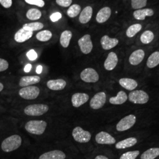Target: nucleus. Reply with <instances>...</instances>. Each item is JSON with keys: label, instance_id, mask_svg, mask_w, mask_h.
I'll use <instances>...</instances> for the list:
<instances>
[{"label": "nucleus", "instance_id": "obj_37", "mask_svg": "<svg viewBox=\"0 0 159 159\" xmlns=\"http://www.w3.org/2000/svg\"><path fill=\"white\" fill-rule=\"evenodd\" d=\"M25 1L29 4L38 6L39 7H43L45 5V2L43 0H25Z\"/></svg>", "mask_w": 159, "mask_h": 159}, {"label": "nucleus", "instance_id": "obj_27", "mask_svg": "<svg viewBox=\"0 0 159 159\" xmlns=\"http://www.w3.org/2000/svg\"><path fill=\"white\" fill-rule=\"evenodd\" d=\"M159 64V51H155L148 58L147 66L148 68L156 67Z\"/></svg>", "mask_w": 159, "mask_h": 159}, {"label": "nucleus", "instance_id": "obj_45", "mask_svg": "<svg viewBox=\"0 0 159 159\" xmlns=\"http://www.w3.org/2000/svg\"><path fill=\"white\" fill-rule=\"evenodd\" d=\"M94 159H108L106 156H102V155H99L96 157V158Z\"/></svg>", "mask_w": 159, "mask_h": 159}, {"label": "nucleus", "instance_id": "obj_35", "mask_svg": "<svg viewBox=\"0 0 159 159\" xmlns=\"http://www.w3.org/2000/svg\"><path fill=\"white\" fill-rule=\"evenodd\" d=\"M147 2L148 0H131V6L136 10L144 8L147 5Z\"/></svg>", "mask_w": 159, "mask_h": 159}, {"label": "nucleus", "instance_id": "obj_6", "mask_svg": "<svg viewBox=\"0 0 159 159\" xmlns=\"http://www.w3.org/2000/svg\"><path fill=\"white\" fill-rule=\"evenodd\" d=\"M72 136L76 142L81 143L89 142L91 137V134L89 131L83 130L80 127L74 128L72 131Z\"/></svg>", "mask_w": 159, "mask_h": 159}, {"label": "nucleus", "instance_id": "obj_18", "mask_svg": "<svg viewBox=\"0 0 159 159\" xmlns=\"http://www.w3.org/2000/svg\"><path fill=\"white\" fill-rule=\"evenodd\" d=\"M145 56V52L142 49L133 52L129 57V63L133 66H137L142 62Z\"/></svg>", "mask_w": 159, "mask_h": 159}, {"label": "nucleus", "instance_id": "obj_4", "mask_svg": "<svg viewBox=\"0 0 159 159\" xmlns=\"http://www.w3.org/2000/svg\"><path fill=\"white\" fill-rule=\"evenodd\" d=\"M40 89L36 86H27L23 87L18 92L20 96L25 100H34L39 96Z\"/></svg>", "mask_w": 159, "mask_h": 159}, {"label": "nucleus", "instance_id": "obj_23", "mask_svg": "<svg viewBox=\"0 0 159 159\" xmlns=\"http://www.w3.org/2000/svg\"><path fill=\"white\" fill-rule=\"evenodd\" d=\"M119 83L121 87L127 90H133L138 85L136 80L128 78L121 79L119 80Z\"/></svg>", "mask_w": 159, "mask_h": 159}, {"label": "nucleus", "instance_id": "obj_33", "mask_svg": "<svg viewBox=\"0 0 159 159\" xmlns=\"http://www.w3.org/2000/svg\"><path fill=\"white\" fill-rule=\"evenodd\" d=\"M26 17L31 20H37L41 17V12L36 8H31L27 12Z\"/></svg>", "mask_w": 159, "mask_h": 159}, {"label": "nucleus", "instance_id": "obj_38", "mask_svg": "<svg viewBox=\"0 0 159 159\" xmlns=\"http://www.w3.org/2000/svg\"><path fill=\"white\" fill-rule=\"evenodd\" d=\"M8 67H9L8 62L6 60L0 58V72L6 71L8 68Z\"/></svg>", "mask_w": 159, "mask_h": 159}, {"label": "nucleus", "instance_id": "obj_34", "mask_svg": "<svg viewBox=\"0 0 159 159\" xmlns=\"http://www.w3.org/2000/svg\"><path fill=\"white\" fill-rule=\"evenodd\" d=\"M81 8L79 4H73L70 6L67 11L68 17L74 18L77 17L81 12Z\"/></svg>", "mask_w": 159, "mask_h": 159}, {"label": "nucleus", "instance_id": "obj_46", "mask_svg": "<svg viewBox=\"0 0 159 159\" xmlns=\"http://www.w3.org/2000/svg\"><path fill=\"white\" fill-rule=\"evenodd\" d=\"M3 89H4V85L1 83H0V92L2 91Z\"/></svg>", "mask_w": 159, "mask_h": 159}, {"label": "nucleus", "instance_id": "obj_32", "mask_svg": "<svg viewBox=\"0 0 159 159\" xmlns=\"http://www.w3.org/2000/svg\"><path fill=\"white\" fill-rule=\"evenodd\" d=\"M52 36V34L50 31L44 30L38 33L36 35V38L40 41L46 42L50 40Z\"/></svg>", "mask_w": 159, "mask_h": 159}, {"label": "nucleus", "instance_id": "obj_15", "mask_svg": "<svg viewBox=\"0 0 159 159\" xmlns=\"http://www.w3.org/2000/svg\"><path fill=\"white\" fill-rule=\"evenodd\" d=\"M117 63L118 57L117 54L114 52H111L108 54V56L105 60L104 66L106 70L111 71L116 68Z\"/></svg>", "mask_w": 159, "mask_h": 159}, {"label": "nucleus", "instance_id": "obj_41", "mask_svg": "<svg viewBox=\"0 0 159 159\" xmlns=\"http://www.w3.org/2000/svg\"><path fill=\"white\" fill-rule=\"evenodd\" d=\"M62 17V15L60 12H55L53 13L51 15V16L50 17V20H51L52 22H56L57 21H58L60 19H61Z\"/></svg>", "mask_w": 159, "mask_h": 159}, {"label": "nucleus", "instance_id": "obj_39", "mask_svg": "<svg viewBox=\"0 0 159 159\" xmlns=\"http://www.w3.org/2000/svg\"><path fill=\"white\" fill-rule=\"evenodd\" d=\"M56 3L63 7H68L71 4L72 0H56Z\"/></svg>", "mask_w": 159, "mask_h": 159}, {"label": "nucleus", "instance_id": "obj_29", "mask_svg": "<svg viewBox=\"0 0 159 159\" xmlns=\"http://www.w3.org/2000/svg\"><path fill=\"white\" fill-rule=\"evenodd\" d=\"M142 29V25L140 24H135L130 25L126 30V35L129 38H132L139 33Z\"/></svg>", "mask_w": 159, "mask_h": 159}, {"label": "nucleus", "instance_id": "obj_3", "mask_svg": "<svg viewBox=\"0 0 159 159\" xmlns=\"http://www.w3.org/2000/svg\"><path fill=\"white\" fill-rule=\"evenodd\" d=\"M49 110L44 104H34L29 105L24 109V113L30 116H40L46 113Z\"/></svg>", "mask_w": 159, "mask_h": 159}, {"label": "nucleus", "instance_id": "obj_7", "mask_svg": "<svg viewBox=\"0 0 159 159\" xmlns=\"http://www.w3.org/2000/svg\"><path fill=\"white\" fill-rule=\"evenodd\" d=\"M136 117L135 116L130 114L123 118L116 125V129L119 131H124L129 130L136 123Z\"/></svg>", "mask_w": 159, "mask_h": 159}, {"label": "nucleus", "instance_id": "obj_36", "mask_svg": "<svg viewBox=\"0 0 159 159\" xmlns=\"http://www.w3.org/2000/svg\"><path fill=\"white\" fill-rule=\"evenodd\" d=\"M139 151H131L128 152L127 153L122 154L120 159H136L137 157L139 155Z\"/></svg>", "mask_w": 159, "mask_h": 159}, {"label": "nucleus", "instance_id": "obj_12", "mask_svg": "<svg viewBox=\"0 0 159 159\" xmlns=\"http://www.w3.org/2000/svg\"><path fill=\"white\" fill-rule=\"evenodd\" d=\"M96 141L100 144H113L116 143V139L108 133L101 131L97 134Z\"/></svg>", "mask_w": 159, "mask_h": 159}, {"label": "nucleus", "instance_id": "obj_5", "mask_svg": "<svg viewBox=\"0 0 159 159\" xmlns=\"http://www.w3.org/2000/svg\"><path fill=\"white\" fill-rule=\"evenodd\" d=\"M129 100L133 103L143 104L148 102L149 97L145 91L143 90H134L131 91L129 95Z\"/></svg>", "mask_w": 159, "mask_h": 159}, {"label": "nucleus", "instance_id": "obj_11", "mask_svg": "<svg viewBox=\"0 0 159 159\" xmlns=\"http://www.w3.org/2000/svg\"><path fill=\"white\" fill-rule=\"evenodd\" d=\"M89 100V96L85 93H75L71 97L72 105L74 107L78 108L85 104Z\"/></svg>", "mask_w": 159, "mask_h": 159}, {"label": "nucleus", "instance_id": "obj_42", "mask_svg": "<svg viewBox=\"0 0 159 159\" xmlns=\"http://www.w3.org/2000/svg\"><path fill=\"white\" fill-rule=\"evenodd\" d=\"M0 4L5 8H10L12 4V0H0Z\"/></svg>", "mask_w": 159, "mask_h": 159}, {"label": "nucleus", "instance_id": "obj_24", "mask_svg": "<svg viewBox=\"0 0 159 159\" xmlns=\"http://www.w3.org/2000/svg\"><path fill=\"white\" fill-rule=\"evenodd\" d=\"M127 96L125 91H120L117 93V96L111 97L109 102L114 105L122 104L127 101Z\"/></svg>", "mask_w": 159, "mask_h": 159}, {"label": "nucleus", "instance_id": "obj_30", "mask_svg": "<svg viewBox=\"0 0 159 159\" xmlns=\"http://www.w3.org/2000/svg\"><path fill=\"white\" fill-rule=\"evenodd\" d=\"M154 38V33L150 30H146L143 32L140 36V41L143 44H148L150 43Z\"/></svg>", "mask_w": 159, "mask_h": 159}, {"label": "nucleus", "instance_id": "obj_22", "mask_svg": "<svg viewBox=\"0 0 159 159\" xmlns=\"http://www.w3.org/2000/svg\"><path fill=\"white\" fill-rule=\"evenodd\" d=\"M92 16H93V8L90 6H87L80 12L79 21L81 24H86L89 23L91 19Z\"/></svg>", "mask_w": 159, "mask_h": 159}, {"label": "nucleus", "instance_id": "obj_10", "mask_svg": "<svg viewBox=\"0 0 159 159\" xmlns=\"http://www.w3.org/2000/svg\"><path fill=\"white\" fill-rule=\"evenodd\" d=\"M106 102V94L104 92H99L91 98L90 106L92 109L98 110L102 108Z\"/></svg>", "mask_w": 159, "mask_h": 159}, {"label": "nucleus", "instance_id": "obj_40", "mask_svg": "<svg viewBox=\"0 0 159 159\" xmlns=\"http://www.w3.org/2000/svg\"><path fill=\"white\" fill-rule=\"evenodd\" d=\"M27 56L31 61H34L37 58V54L34 50H31L27 53Z\"/></svg>", "mask_w": 159, "mask_h": 159}, {"label": "nucleus", "instance_id": "obj_14", "mask_svg": "<svg viewBox=\"0 0 159 159\" xmlns=\"http://www.w3.org/2000/svg\"><path fill=\"white\" fill-rule=\"evenodd\" d=\"M119 40L115 38H110L108 35L102 36L100 40L102 48L105 50H109L115 47L119 44Z\"/></svg>", "mask_w": 159, "mask_h": 159}, {"label": "nucleus", "instance_id": "obj_44", "mask_svg": "<svg viewBox=\"0 0 159 159\" xmlns=\"http://www.w3.org/2000/svg\"><path fill=\"white\" fill-rule=\"evenodd\" d=\"M42 70H43V67L41 66H39L36 69V72L37 74H40L41 73Z\"/></svg>", "mask_w": 159, "mask_h": 159}, {"label": "nucleus", "instance_id": "obj_31", "mask_svg": "<svg viewBox=\"0 0 159 159\" xmlns=\"http://www.w3.org/2000/svg\"><path fill=\"white\" fill-rule=\"evenodd\" d=\"M44 27V24L40 22H33V23H27L23 25V29L28 30L30 31H35L40 30Z\"/></svg>", "mask_w": 159, "mask_h": 159}, {"label": "nucleus", "instance_id": "obj_8", "mask_svg": "<svg viewBox=\"0 0 159 159\" xmlns=\"http://www.w3.org/2000/svg\"><path fill=\"white\" fill-rule=\"evenodd\" d=\"M80 78L85 83H96L99 80V75L92 68H87L80 74Z\"/></svg>", "mask_w": 159, "mask_h": 159}, {"label": "nucleus", "instance_id": "obj_2", "mask_svg": "<svg viewBox=\"0 0 159 159\" xmlns=\"http://www.w3.org/2000/svg\"><path fill=\"white\" fill-rule=\"evenodd\" d=\"M47 123L43 120H30L25 125V130L30 133L41 135L46 130Z\"/></svg>", "mask_w": 159, "mask_h": 159}, {"label": "nucleus", "instance_id": "obj_26", "mask_svg": "<svg viewBox=\"0 0 159 159\" xmlns=\"http://www.w3.org/2000/svg\"><path fill=\"white\" fill-rule=\"evenodd\" d=\"M72 36H73V34L71 31L69 30H66L63 31L61 34L60 39V44L64 48L68 47L70 43V40L72 38Z\"/></svg>", "mask_w": 159, "mask_h": 159}, {"label": "nucleus", "instance_id": "obj_9", "mask_svg": "<svg viewBox=\"0 0 159 159\" xmlns=\"http://www.w3.org/2000/svg\"><path fill=\"white\" fill-rule=\"evenodd\" d=\"M78 44L80 48V50L83 54H88L90 53L93 48L90 35L85 34L80 38L78 41Z\"/></svg>", "mask_w": 159, "mask_h": 159}, {"label": "nucleus", "instance_id": "obj_43", "mask_svg": "<svg viewBox=\"0 0 159 159\" xmlns=\"http://www.w3.org/2000/svg\"><path fill=\"white\" fill-rule=\"evenodd\" d=\"M32 67V66L30 64H28L25 66V67H24V71L25 73H29V71L31 70Z\"/></svg>", "mask_w": 159, "mask_h": 159}, {"label": "nucleus", "instance_id": "obj_25", "mask_svg": "<svg viewBox=\"0 0 159 159\" xmlns=\"http://www.w3.org/2000/svg\"><path fill=\"white\" fill-rule=\"evenodd\" d=\"M136 139L134 137H130L120 141L116 144V148L117 149H123L125 148H130L134 146L137 143Z\"/></svg>", "mask_w": 159, "mask_h": 159}, {"label": "nucleus", "instance_id": "obj_17", "mask_svg": "<svg viewBox=\"0 0 159 159\" xmlns=\"http://www.w3.org/2000/svg\"><path fill=\"white\" fill-rule=\"evenodd\" d=\"M111 14V8L108 7H103L102 9L99 10L98 13L97 14L96 20L97 22L100 24L106 22Z\"/></svg>", "mask_w": 159, "mask_h": 159}, {"label": "nucleus", "instance_id": "obj_20", "mask_svg": "<svg viewBox=\"0 0 159 159\" xmlns=\"http://www.w3.org/2000/svg\"><path fill=\"white\" fill-rule=\"evenodd\" d=\"M41 78L37 75L31 76H24L20 80L19 85L23 87H27L30 85H34L40 83Z\"/></svg>", "mask_w": 159, "mask_h": 159}, {"label": "nucleus", "instance_id": "obj_28", "mask_svg": "<svg viewBox=\"0 0 159 159\" xmlns=\"http://www.w3.org/2000/svg\"><path fill=\"white\" fill-rule=\"evenodd\" d=\"M159 156V148H151L144 152L141 159H154Z\"/></svg>", "mask_w": 159, "mask_h": 159}, {"label": "nucleus", "instance_id": "obj_21", "mask_svg": "<svg viewBox=\"0 0 159 159\" xmlns=\"http://www.w3.org/2000/svg\"><path fill=\"white\" fill-rule=\"evenodd\" d=\"M66 154L61 150H52L40 156L39 159H65Z\"/></svg>", "mask_w": 159, "mask_h": 159}, {"label": "nucleus", "instance_id": "obj_19", "mask_svg": "<svg viewBox=\"0 0 159 159\" xmlns=\"http://www.w3.org/2000/svg\"><path fill=\"white\" fill-rule=\"evenodd\" d=\"M154 14L153 10L152 8H142L136 10L133 12V17L137 20H144L146 17H152Z\"/></svg>", "mask_w": 159, "mask_h": 159}, {"label": "nucleus", "instance_id": "obj_16", "mask_svg": "<svg viewBox=\"0 0 159 159\" xmlns=\"http://www.w3.org/2000/svg\"><path fill=\"white\" fill-rule=\"evenodd\" d=\"M67 85V83L63 79L51 80L47 81V86L51 90L60 91L63 90Z\"/></svg>", "mask_w": 159, "mask_h": 159}, {"label": "nucleus", "instance_id": "obj_13", "mask_svg": "<svg viewBox=\"0 0 159 159\" xmlns=\"http://www.w3.org/2000/svg\"><path fill=\"white\" fill-rule=\"evenodd\" d=\"M33 35V31H30L23 28H21L19 30H18L16 33V34L14 35V40L17 43H21L31 39Z\"/></svg>", "mask_w": 159, "mask_h": 159}, {"label": "nucleus", "instance_id": "obj_1", "mask_svg": "<svg viewBox=\"0 0 159 159\" xmlns=\"http://www.w3.org/2000/svg\"><path fill=\"white\" fill-rule=\"evenodd\" d=\"M22 143V139L19 135H12L6 138L1 143V148L5 152H11L20 148Z\"/></svg>", "mask_w": 159, "mask_h": 159}]
</instances>
